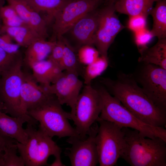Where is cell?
I'll list each match as a JSON object with an SVG mask.
<instances>
[{
  "label": "cell",
  "instance_id": "1",
  "mask_svg": "<svg viewBox=\"0 0 166 166\" xmlns=\"http://www.w3.org/2000/svg\"><path fill=\"white\" fill-rule=\"evenodd\" d=\"M102 82L111 94L142 121L165 128L166 111L155 105L138 85L133 76L122 74L116 80L104 79Z\"/></svg>",
  "mask_w": 166,
  "mask_h": 166
},
{
  "label": "cell",
  "instance_id": "2",
  "mask_svg": "<svg viewBox=\"0 0 166 166\" xmlns=\"http://www.w3.org/2000/svg\"><path fill=\"white\" fill-rule=\"evenodd\" d=\"M122 129L125 144L120 158L132 166H166V141L145 137L136 130Z\"/></svg>",
  "mask_w": 166,
  "mask_h": 166
},
{
  "label": "cell",
  "instance_id": "3",
  "mask_svg": "<svg viewBox=\"0 0 166 166\" xmlns=\"http://www.w3.org/2000/svg\"><path fill=\"white\" fill-rule=\"evenodd\" d=\"M101 97L102 107L99 118L123 128L136 130L145 137L160 138L166 141L164 128L153 126L142 121L126 109L104 86L97 89Z\"/></svg>",
  "mask_w": 166,
  "mask_h": 166
},
{
  "label": "cell",
  "instance_id": "4",
  "mask_svg": "<svg viewBox=\"0 0 166 166\" xmlns=\"http://www.w3.org/2000/svg\"><path fill=\"white\" fill-rule=\"evenodd\" d=\"M61 105L53 95L27 114L39 123V128L52 137L79 136L69 122L70 113L64 110Z\"/></svg>",
  "mask_w": 166,
  "mask_h": 166
},
{
  "label": "cell",
  "instance_id": "5",
  "mask_svg": "<svg viewBox=\"0 0 166 166\" xmlns=\"http://www.w3.org/2000/svg\"><path fill=\"white\" fill-rule=\"evenodd\" d=\"M27 135L26 142L21 143L16 141L18 151L26 166L47 165L49 157L61 154V148L41 130L36 129L34 125L27 124L25 128Z\"/></svg>",
  "mask_w": 166,
  "mask_h": 166
},
{
  "label": "cell",
  "instance_id": "6",
  "mask_svg": "<svg viewBox=\"0 0 166 166\" xmlns=\"http://www.w3.org/2000/svg\"><path fill=\"white\" fill-rule=\"evenodd\" d=\"M99 124L95 138L100 166L115 165L121 157L125 144L122 127L116 124L99 118Z\"/></svg>",
  "mask_w": 166,
  "mask_h": 166
},
{
  "label": "cell",
  "instance_id": "7",
  "mask_svg": "<svg viewBox=\"0 0 166 166\" xmlns=\"http://www.w3.org/2000/svg\"><path fill=\"white\" fill-rule=\"evenodd\" d=\"M81 90L73 110L70 113L71 120L74 122L77 133L81 138H84L99 117L102 100L98 89L91 84L85 85Z\"/></svg>",
  "mask_w": 166,
  "mask_h": 166
},
{
  "label": "cell",
  "instance_id": "8",
  "mask_svg": "<svg viewBox=\"0 0 166 166\" xmlns=\"http://www.w3.org/2000/svg\"><path fill=\"white\" fill-rule=\"evenodd\" d=\"M23 63L22 55L0 77V100L5 107L4 112L14 117L28 115L23 114L21 109Z\"/></svg>",
  "mask_w": 166,
  "mask_h": 166
},
{
  "label": "cell",
  "instance_id": "9",
  "mask_svg": "<svg viewBox=\"0 0 166 166\" xmlns=\"http://www.w3.org/2000/svg\"><path fill=\"white\" fill-rule=\"evenodd\" d=\"M99 0H70L55 15L51 41H56L68 32L79 19L96 9Z\"/></svg>",
  "mask_w": 166,
  "mask_h": 166
},
{
  "label": "cell",
  "instance_id": "10",
  "mask_svg": "<svg viewBox=\"0 0 166 166\" xmlns=\"http://www.w3.org/2000/svg\"><path fill=\"white\" fill-rule=\"evenodd\" d=\"M114 4L99 10V20L93 45L101 56L108 58V51L118 34L125 28L116 14Z\"/></svg>",
  "mask_w": 166,
  "mask_h": 166
},
{
  "label": "cell",
  "instance_id": "11",
  "mask_svg": "<svg viewBox=\"0 0 166 166\" xmlns=\"http://www.w3.org/2000/svg\"><path fill=\"white\" fill-rule=\"evenodd\" d=\"M98 128L97 125L91 127L86 136L69 137L66 142L71 145L66 148V155L72 166H95L99 163L95 138Z\"/></svg>",
  "mask_w": 166,
  "mask_h": 166
},
{
  "label": "cell",
  "instance_id": "12",
  "mask_svg": "<svg viewBox=\"0 0 166 166\" xmlns=\"http://www.w3.org/2000/svg\"><path fill=\"white\" fill-rule=\"evenodd\" d=\"M145 64L137 81L155 105L166 111V69L152 64Z\"/></svg>",
  "mask_w": 166,
  "mask_h": 166
},
{
  "label": "cell",
  "instance_id": "13",
  "mask_svg": "<svg viewBox=\"0 0 166 166\" xmlns=\"http://www.w3.org/2000/svg\"><path fill=\"white\" fill-rule=\"evenodd\" d=\"M77 73L64 71L54 81L45 88L54 95L61 105H66L74 109L76 101L83 85Z\"/></svg>",
  "mask_w": 166,
  "mask_h": 166
},
{
  "label": "cell",
  "instance_id": "14",
  "mask_svg": "<svg viewBox=\"0 0 166 166\" xmlns=\"http://www.w3.org/2000/svg\"><path fill=\"white\" fill-rule=\"evenodd\" d=\"M53 95L43 86L38 85L32 74L24 72L20 94L21 109L26 115L27 112L44 103Z\"/></svg>",
  "mask_w": 166,
  "mask_h": 166
},
{
  "label": "cell",
  "instance_id": "15",
  "mask_svg": "<svg viewBox=\"0 0 166 166\" xmlns=\"http://www.w3.org/2000/svg\"><path fill=\"white\" fill-rule=\"evenodd\" d=\"M37 122L29 115L14 117L0 110V132L19 143H24L27 135L23 127L25 123L34 125Z\"/></svg>",
  "mask_w": 166,
  "mask_h": 166
},
{
  "label": "cell",
  "instance_id": "16",
  "mask_svg": "<svg viewBox=\"0 0 166 166\" xmlns=\"http://www.w3.org/2000/svg\"><path fill=\"white\" fill-rule=\"evenodd\" d=\"M99 16V10L96 9L87 13L76 22L69 31L81 45H93Z\"/></svg>",
  "mask_w": 166,
  "mask_h": 166
},
{
  "label": "cell",
  "instance_id": "17",
  "mask_svg": "<svg viewBox=\"0 0 166 166\" xmlns=\"http://www.w3.org/2000/svg\"><path fill=\"white\" fill-rule=\"evenodd\" d=\"M13 6L26 25L41 38L48 37L47 22L41 15L22 0H5Z\"/></svg>",
  "mask_w": 166,
  "mask_h": 166
},
{
  "label": "cell",
  "instance_id": "18",
  "mask_svg": "<svg viewBox=\"0 0 166 166\" xmlns=\"http://www.w3.org/2000/svg\"><path fill=\"white\" fill-rule=\"evenodd\" d=\"M30 67L37 82L45 88L52 84L63 71L60 66L47 58L32 65Z\"/></svg>",
  "mask_w": 166,
  "mask_h": 166
},
{
  "label": "cell",
  "instance_id": "19",
  "mask_svg": "<svg viewBox=\"0 0 166 166\" xmlns=\"http://www.w3.org/2000/svg\"><path fill=\"white\" fill-rule=\"evenodd\" d=\"M140 56L138 61L156 65L166 69V38L158 39L153 46L139 49Z\"/></svg>",
  "mask_w": 166,
  "mask_h": 166
},
{
  "label": "cell",
  "instance_id": "20",
  "mask_svg": "<svg viewBox=\"0 0 166 166\" xmlns=\"http://www.w3.org/2000/svg\"><path fill=\"white\" fill-rule=\"evenodd\" d=\"M56 41L41 38L34 41L26 48L23 61L30 67L34 63L47 59Z\"/></svg>",
  "mask_w": 166,
  "mask_h": 166
},
{
  "label": "cell",
  "instance_id": "21",
  "mask_svg": "<svg viewBox=\"0 0 166 166\" xmlns=\"http://www.w3.org/2000/svg\"><path fill=\"white\" fill-rule=\"evenodd\" d=\"M160 0H117L114 3L115 10L129 17L138 14L147 17L150 14L154 2Z\"/></svg>",
  "mask_w": 166,
  "mask_h": 166
},
{
  "label": "cell",
  "instance_id": "22",
  "mask_svg": "<svg viewBox=\"0 0 166 166\" xmlns=\"http://www.w3.org/2000/svg\"><path fill=\"white\" fill-rule=\"evenodd\" d=\"M0 31L7 33L16 43L21 47L25 48L36 40L42 38L26 26L10 27L2 25L0 28Z\"/></svg>",
  "mask_w": 166,
  "mask_h": 166
},
{
  "label": "cell",
  "instance_id": "23",
  "mask_svg": "<svg viewBox=\"0 0 166 166\" xmlns=\"http://www.w3.org/2000/svg\"><path fill=\"white\" fill-rule=\"evenodd\" d=\"M153 21L151 32L158 39L166 38V0L156 2L150 13Z\"/></svg>",
  "mask_w": 166,
  "mask_h": 166
},
{
  "label": "cell",
  "instance_id": "24",
  "mask_svg": "<svg viewBox=\"0 0 166 166\" xmlns=\"http://www.w3.org/2000/svg\"><path fill=\"white\" fill-rule=\"evenodd\" d=\"M41 14L47 15V20L53 19L57 13L70 0H22Z\"/></svg>",
  "mask_w": 166,
  "mask_h": 166
},
{
  "label": "cell",
  "instance_id": "25",
  "mask_svg": "<svg viewBox=\"0 0 166 166\" xmlns=\"http://www.w3.org/2000/svg\"><path fill=\"white\" fill-rule=\"evenodd\" d=\"M80 63L77 54L73 48L64 39L63 53L59 65L63 71L74 72L79 74Z\"/></svg>",
  "mask_w": 166,
  "mask_h": 166
},
{
  "label": "cell",
  "instance_id": "26",
  "mask_svg": "<svg viewBox=\"0 0 166 166\" xmlns=\"http://www.w3.org/2000/svg\"><path fill=\"white\" fill-rule=\"evenodd\" d=\"M108 58L101 56L95 60L85 66L83 72V83L91 84L92 81L105 69L108 65Z\"/></svg>",
  "mask_w": 166,
  "mask_h": 166
},
{
  "label": "cell",
  "instance_id": "27",
  "mask_svg": "<svg viewBox=\"0 0 166 166\" xmlns=\"http://www.w3.org/2000/svg\"><path fill=\"white\" fill-rule=\"evenodd\" d=\"M16 143L8 146L2 152L4 166H25L22 158L17 154L18 150Z\"/></svg>",
  "mask_w": 166,
  "mask_h": 166
},
{
  "label": "cell",
  "instance_id": "28",
  "mask_svg": "<svg viewBox=\"0 0 166 166\" xmlns=\"http://www.w3.org/2000/svg\"><path fill=\"white\" fill-rule=\"evenodd\" d=\"M99 54L97 49L92 45H84L79 49L77 56L80 64L86 66L95 60Z\"/></svg>",
  "mask_w": 166,
  "mask_h": 166
},
{
  "label": "cell",
  "instance_id": "29",
  "mask_svg": "<svg viewBox=\"0 0 166 166\" xmlns=\"http://www.w3.org/2000/svg\"><path fill=\"white\" fill-rule=\"evenodd\" d=\"M64 47V39L62 37L56 41L47 58L59 65L63 53Z\"/></svg>",
  "mask_w": 166,
  "mask_h": 166
},
{
  "label": "cell",
  "instance_id": "30",
  "mask_svg": "<svg viewBox=\"0 0 166 166\" xmlns=\"http://www.w3.org/2000/svg\"><path fill=\"white\" fill-rule=\"evenodd\" d=\"M129 17L128 27L134 33L146 28L147 16L138 14Z\"/></svg>",
  "mask_w": 166,
  "mask_h": 166
},
{
  "label": "cell",
  "instance_id": "31",
  "mask_svg": "<svg viewBox=\"0 0 166 166\" xmlns=\"http://www.w3.org/2000/svg\"><path fill=\"white\" fill-rule=\"evenodd\" d=\"M22 55L9 54L0 47V77L2 74Z\"/></svg>",
  "mask_w": 166,
  "mask_h": 166
},
{
  "label": "cell",
  "instance_id": "32",
  "mask_svg": "<svg viewBox=\"0 0 166 166\" xmlns=\"http://www.w3.org/2000/svg\"><path fill=\"white\" fill-rule=\"evenodd\" d=\"M134 33L135 42L139 49L147 47V44L154 37L151 30L146 28Z\"/></svg>",
  "mask_w": 166,
  "mask_h": 166
},
{
  "label": "cell",
  "instance_id": "33",
  "mask_svg": "<svg viewBox=\"0 0 166 166\" xmlns=\"http://www.w3.org/2000/svg\"><path fill=\"white\" fill-rule=\"evenodd\" d=\"M20 47L16 43L6 42L0 37V47L9 54L15 55L20 53Z\"/></svg>",
  "mask_w": 166,
  "mask_h": 166
},
{
  "label": "cell",
  "instance_id": "34",
  "mask_svg": "<svg viewBox=\"0 0 166 166\" xmlns=\"http://www.w3.org/2000/svg\"><path fill=\"white\" fill-rule=\"evenodd\" d=\"M2 26L10 27L27 26L19 15L12 18L3 19L2 20Z\"/></svg>",
  "mask_w": 166,
  "mask_h": 166
},
{
  "label": "cell",
  "instance_id": "35",
  "mask_svg": "<svg viewBox=\"0 0 166 166\" xmlns=\"http://www.w3.org/2000/svg\"><path fill=\"white\" fill-rule=\"evenodd\" d=\"M0 14L2 20L18 16L14 8L9 4L4 6L2 7L1 10Z\"/></svg>",
  "mask_w": 166,
  "mask_h": 166
},
{
  "label": "cell",
  "instance_id": "36",
  "mask_svg": "<svg viewBox=\"0 0 166 166\" xmlns=\"http://www.w3.org/2000/svg\"><path fill=\"white\" fill-rule=\"evenodd\" d=\"M16 141L13 139L4 136L0 132V152H3L7 146Z\"/></svg>",
  "mask_w": 166,
  "mask_h": 166
},
{
  "label": "cell",
  "instance_id": "37",
  "mask_svg": "<svg viewBox=\"0 0 166 166\" xmlns=\"http://www.w3.org/2000/svg\"><path fill=\"white\" fill-rule=\"evenodd\" d=\"M61 154H59L55 156V160L49 165L51 166H65L61 162Z\"/></svg>",
  "mask_w": 166,
  "mask_h": 166
},
{
  "label": "cell",
  "instance_id": "38",
  "mask_svg": "<svg viewBox=\"0 0 166 166\" xmlns=\"http://www.w3.org/2000/svg\"><path fill=\"white\" fill-rule=\"evenodd\" d=\"M5 0H0V28L2 25V20L1 16V10L2 7L4 6Z\"/></svg>",
  "mask_w": 166,
  "mask_h": 166
},
{
  "label": "cell",
  "instance_id": "39",
  "mask_svg": "<svg viewBox=\"0 0 166 166\" xmlns=\"http://www.w3.org/2000/svg\"><path fill=\"white\" fill-rule=\"evenodd\" d=\"M5 109V108L4 104L0 100V110L2 111H3L4 112Z\"/></svg>",
  "mask_w": 166,
  "mask_h": 166
},
{
  "label": "cell",
  "instance_id": "40",
  "mask_svg": "<svg viewBox=\"0 0 166 166\" xmlns=\"http://www.w3.org/2000/svg\"><path fill=\"white\" fill-rule=\"evenodd\" d=\"M2 152H0V166H4V163L2 156Z\"/></svg>",
  "mask_w": 166,
  "mask_h": 166
},
{
  "label": "cell",
  "instance_id": "41",
  "mask_svg": "<svg viewBox=\"0 0 166 166\" xmlns=\"http://www.w3.org/2000/svg\"><path fill=\"white\" fill-rule=\"evenodd\" d=\"M109 4H114L117 0H106Z\"/></svg>",
  "mask_w": 166,
  "mask_h": 166
},
{
  "label": "cell",
  "instance_id": "42",
  "mask_svg": "<svg viewBox=\"0 0 166 166\" xmlns=\"http://www.w3.org/2000/svg\"><path fill=\"white\" fill-rule=\"evenodd\" d=\"M100 0V1H101V0Z\"/></svg>",
  "mask_w": 166,
  "mask_h": 166
}]
</instances>
